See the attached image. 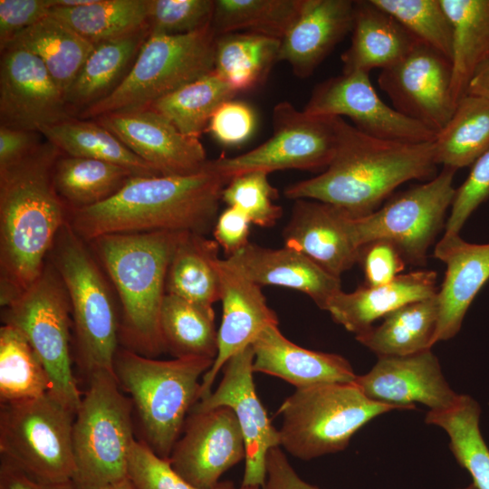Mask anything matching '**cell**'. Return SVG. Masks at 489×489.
Returning <instances> with one entry per match:
<instances>
[{"instance_id": "9a60e30c", "label": "cell", "mask_w": 489, "mask_h": 489, "mask_svg": "<svg viewBox=\"0 0 489 489\" xmlns=\"http://www.w3.org/2000/svg\"><path fill=\"white\" fill-rule=\"evenodd\" d=\"M378 83L396 110L436 134L456 107L451 91V61L420 41L398 62L381 70Z\"/></svg>"}, {"instance_id": "f1b7e54d", "label": "cell", "mask_w": 489, "mask_h": 489, "mask_svg": "<svg viewBox=\"0 0 489 489\" xmlns=\"http://www.w3.org/2000/svg\"><path fill=\"white\" fill-rule=\"evenodd\" d=\"M149 35L148 27L124 38L95 45L65 94L73 118L119 87Z\"/></svg>"}, {"instance_id": "11a10c76", "label": "cell", "mask_w": 489, "mask_h": 489, "mask_svg": "<svg viewBox=\"0 0 489 489\" xmlns=\"http://www.w3.org/2000/svg\"><path fill=\"white\" fill-rule=\"evenodd\" d=\"M42 138L38 131L0 126V168L29 155L43 142Z\"/></svg>"}, {"instance_id": "52a82bcc", "label": "cell", "mask_w": 489, "mask_h": 489, "mask_svg": "<svg viewBox=\"0 0 489 489\" xmlns=\"http://www.w3.org/2000/svg\"><path fill=\"white\" fill-rule=\"evenodd\" d=\"M87 243L67 222L58 233L49 261L66 288L78 362L87 377L113 371L120 323L110 289Z\"/></svg>"}, {"instance_id": "8fae6325", "label": "cell", "mask_w": 489, "mask_h": 489, "mask_svg": "<svg viewBox=\"0 0 489 489\" xmlns=\"http://www.w3.org/2000/svg\"><path fill=\"white\" fill-rule=\"evenodd\" d=\"M74 417L75 411L50 391L36 398L1 404L0 457L39 479L71 481Z\"/></svg>"}, {"instance_id": "d4e9b609", "label": "cell", "mask_w": 489, "mask_h": 489, "mask_svg": "<svg viewBox=\"0 0 489 489\" xmlns=\"http://www.w3.org/2000/svg\"><path fill=\"white\" fill-rule=\"evenodd\" d=\"M226 259L258 285L293 289L312 298L325 311L341 291L340 278L332 275L301 252L283 246L267 248L248 243Z\"/></svg>"}, {"instance_id": "7a4b0ae2", "label": "cell", "mask_w": 489, "mask_h": 489, "mask_svg": "<svg viewBox=\"0 0 489 489\" xmlns=\"http://www.w3.org/2000/svg\"><path fill=\"white\" fill-rule=\"evenodd\" d=\"M336 149L328 167L314 177L287 186L286 197L323 202L359 218L377 210L401 184L436 176L433 141L377 139L340 117H336Z\"/></svg>"}, {"instance_id": "603a6c76", "label": "cell", "mask_w": 489, "mask_h": 489, "mask_svg": "<svg viewBox=\"0 0 489 489\" xmlns=\"http://www.w3.org/2000/svg\"><path fill=\"white\" fill-rule=\"evenodd\" d=\"M354 1L303 0L301 11L281 39L278 62L300 78L310 77L352 30Z\"/></svg>"}, {"instance_id": "6f0895ef", "label": "cell", "mask_w": 489, "mask_h": 489, "mask_svg": "<svg viewBox=\"0 0 489 489\" xmlns=\"http://www.w3.org/2000/svg\"><path fill=\"white\" fill-rule=\"evenodd\" d=\"M467 94L489 100V56L475 71L468 85Z\"/></svg>"}, {"instance_id": "f5cc1de1", "label": "cell", "mask_w": 489, "mask_h": 489, "mask_svg": "<svg viewBox=\"0 0 489 489\" xmlns=\"http://www.w3.org/2000/svg\"><path fill=\"white\" fill-rule=\"evenodd\" d=\"M251 222L238 209L227 206L214 225L215 241L221 246L227 257L235 254L248 243Z\"/></svg>"}, {"instance_id": "f35d334b", "label": "cell", "mask_w": 489, "mask_h": 489, "mask_svg": "<svg viewBox=\"0 0 489 489\" xmlns=\"http://www.w3.org/2000/svg\"><path fill=\"white\" fill-rule=\"evenodd\" d=\"M166 351L175 358H206L217 354L214 309L166 293L159 319Z\"/></svg>"}, {"instance_id": "6da1fadb", "label": "cell", "mask_w": 489, "mask_h": 489, "mask_svg": "<svg viewBox=\"0 0 489 489\" xmlns=\"http://www.w3.org/2000/svg\"><path fill=\"white\" fill-rule=\"evenodd\" d=\"M62 152L46 139L24 158L0 168V303L5 307L40 276L69 209L53 169Z\"/></svg>"}, {"instance_id": "44dd1931", "label": "cell", "mask_w": 489, "mask_h": 489, "mask_svg": "<svg viewBox=\"0 0 489 489\" xmlns=\"http://www.w3.org/2000/svg\"><path fill=\"white\" fill-rule=\"evenodd\" d=\"M223 315L217 331V354L201 380L199 400L212 391L213 383L227 360L252 345L269 325L278 324L261 286L251 281L226 258L218 262Z\"/></svg>"}, {"instance_id": "7c38bea8", "label": "cell", "mask_w": 489, "mask_h": 489, "mask_svg": "<svg viewBox=\"0 0 489 489\" xmlns=\"http://www.w3.org/2000/svg\"><path fill=\"white\" fill-rule=\"evenodd\" d=\"M272 120L273 134L264 143L238 156L208 160L206 167L228 180L252 171L328 167L337 144L336 117L309 114L282 101L273 107Z\"/></svg>"}, {"instance_id": "d6a6232c", "label": "cell", "mask_w": 489, "mask_h": 489, "mask_svg": "<svg viewBox=\"0 0 489 489\" xmlns=\"http://www.w3.org/2000/svg\"><path fill=\"white\" fill-rule=\"evenodd\" d=\"M10 44L39 57L64 96L95 47L51 14L19 33Z\"/></svg>"}, {"instance_id": "30bf717a", "label": "cell", "mask_w": 489, "mask_h": 489, "mask_svg": "<svg viewBox=\"0 0 489 489\" xmlns=\"http://www.w3.org/2000/svg\"><path fill=\"white\" fill-rule=\"evenodd\" d=\"M70 313L66 288L50 261L27 290L2 307L4 324L24 335L44 366L52 383L50 392L76 413L82 396L72 368Z\"/></svg>"}, {"instance_id": "74e56055", "label": "cell", "mask_w": 489, "mask_h": 489, "mask_svg": "<svg viewBox=\"0 0 489 489\" xmlns=\"http://www.w3.org/2000/svg\"><path fill=\"white\" fill-rule=\"evenodd\" d=\"M480 406L468 395L458 396L449 408L429 410L425 421L443 428L457 463L473 479L475 489H489V448L479 427Z\"/></svg>"}, {"instance_id": "836d02e7", "label": "cell", "mask_w": 489, "mask_h": 489, "mask_svg": "<svg viewBox=\"0 0 489 489\" xmlns=\"http://www.w3.org/2000/svg\"><path fill=\"white\" fill-rule=\"evenodd\" d=\"M62 154L121 166L136 177L160 176L95 120L72 118L40 130Z\"/></svg>"}, {"instance_id": "8d00e7d4", "label": "cell", "mask_w": 489, "mask_h": 489, "mask_svg": "<svg viewBox=\"0 0 489 489\" xmlns=\"http://www.w3.org/2000/svg\"><path fill=\"white\" fill-rule=\"evenodd\" d=\"M436 165L454 170L473 165L489 149V100L466 94L433 141Z\"/></svg>"}, {"instance_id": "3957f363", "label": "cell", "mask_w": 489, "mask_h": 489, "mask_svg": "<svg viewBox=\"0 0 489 489\" xmlns=\"http://www.w3.org/2000/svg\"><path fill=\"white\" fill-rule=\"evenodd\" d=\"M228 181L206 165L191 175L132 177L108 200L69 210L68 223L86 243L111 234L206 235L214 227Z\"/></svg>"}, {"instance_id": "816d5d0a", "label": "cell", "mask_w": 489, "mask_h": 489, "mask_svg": "<svg viewBox=\"0 0 489 489\" xmlns=\"http://www.w3.org/2000/svg\"><path fill=\"white\" fill-rule=\"evenodd\" d=\"M52 0H1L0 51L24 30L50 14Z\"/></svg>"}, {"instance_id": "60d3db41", "label": "cell", "mask_w": 489, "mask_h": 489, "mask_svg": "<svg viewBox=\"0 0 489 489\" xmlns=\"http://www.w3.org/2000/svg\"><path fill=\"white\" fill-rule=\"evenodd\" d=\"M236 93L213 71L157 100L149 107L183 134L199 139L216 110Z\"/></svg>"}, {"instance_id": "ffe728a7", "label": "cell", "mask_w": 489, "mask_h": 489, "mask_svg": "<svg viewBox=\"0 0 489 489\" xmlns=\"http://www.w3.org/2000/svg\"><path fill=\"white\" fill-rule=\"evenodd\" d=\"M370 399L416 408L415 402L430 410L451 407L459 394L446 380L436 356L430 350L408 356L379 357L372 369L354 381Z\"/></svg>"}, {"instance_id": "e0dca14e", "label": "cell", "mask_w": 489, "mask_h": 489, "mask_svg": "<svg viewBox=\"0 0 489 489\" xmlns=\"http://www.w3.org/2000/svg\"><path fill=\"white\" fill-rule=\"evenodd\" d=\"M73 118L65 96L34 53L10 44L0 58V126L38 131Z\"/></svg>"}, {"instance_id": "7bdbcfd3", "label": "cell", "mask_w": 489, "mask_h": 489, "mask_svg": "<svg viewBox=\"0 0 489 489\" xmlns=\"http://www.w3.org/2000/svg\"><path fill=\"white\" fill-rule=\"evenodd\" d=\"M303 0H215L211 25L216 35L248 32L282 39Z\"/></svg>"}, {"instance_id": "2e32d148", "label": "cell", "mask_w": 489, "mask_h": 489, "mask_svg": "<svg viewBox=\"0 0 489 489\" xmlns=\"http://www.w3.org/2000/svg\"><path fill=\"white\" fill-rule=\"evenodd\" d=\"M254 358L252 345L231 357L222 369L223 379L216 390L198 400L190 412L219 407L233 410L246 446L242 485L262 488L266 479L267 454L270 449L280 446V436L256 394Z\"/></svg>"}, {"instance_id": "5b68a950", "label": "cell", "mask_w": 489, "mask_h": 489, "mask_svg": "<svg viewBox=\"0 0 489 489\" xmlns=\"http://www.w3.org/2000/svg\"><path fill=\"white\" fill-rule=\"evenodd\" d=\"M214 360L175 358L159 360L119 348L113 372L130 395L142 429L143 441L168 459L187 416L199 400L201 380Z\"/></svg>"}, {"instance_id": "db71d44e", "label": "cell", "mask_w": 489, "mask_h": 489, "mask_svg": "<svg viewBox=\"0 0 489 489\" xmlns=\"http://www.w3.org/2000/svg\"><path fill=\"white\" fill-rule=\"evenodd\" d=\"M262 489H320L302 480L279 447L270 449L266 457V479ZM463 489H475L472 484Z\"/></svg>"}, {"instance_id": "9c48e42d", "label": "cell", "mask_w": 489, "mask_h": 489, "mask_svg": "<svg viewBox=\"0 0 489 489\" xmlns=\"http://www.w3.org/2000/svg\"><path fill=\"white\" fill-rule=\"evenodd\" d=\"M217 35L211 24L185 34H150L123 82L76 118L149 107L157 100L214 71Z\"/></svg>"}, {"instance_id": "4fadbf2b", "label": "cell", "mask_w": 489, "mask_h": 489, "mask_svg": "<svg viewBox=\"0 0 489 489\" xmlns=\"http://www.w3.org/2000/svg\"><path fill=\"white\" fill-rule=\"evenodd\" d=\"M455 170L443 168L425 184L389 199L371 214L353 219L355 240L360 248L384 240L393 244L408 263L421 265L439 233L455 188Z\"/></svg>"}, {"instance_id": "681fc988", "label": "cell", "mask_w": 489, "mask_h": 489, "mask_svg": "<svg viewBox=\"0 0 489 489\" xmlns=\"http://www.w3.org/2000/svg\"><path fill=\"white\" fill-rule=\"evenodd\" d=\"M255 124L254 111L248 104L229 100L213 113L207 129L221 144L236 146L252 136Z\"/></svg>"}, {"instance_id": "7402d4cb", "label": "cell", "mask_w": 489, "mask_h": 489, "mask_svg": "<svg viewBox=\"0 0 489 489\" xmlns=\"http://www.w3.org/2000/svg\"><path fill=\"white\" fill-rule=\"evenodd\" d=\"M291 219L283 230L284 246L302 253L324 270L340 274L359 262L360 248L354 217L316 200H294Z\"/></svg>"}, {"instance_id": "8992f818", "label": "cell", "mask_w": 489, "mask_h": 489, "mask_svg": "<svg viewBox=\"0 0 489 489\" xmlns=\"http://www.w3.org/2000/svg\"><path fill=\"white\" fill-rule=\"evenodd\" d=\"M75 413L72 427L75 489H104L128 477L135 441L133 404L120 391L113 371L97 370Z\"/></svg>"}, {"instance_id": "9f6ffc18", "label": "cell", "mask_w": 489, "mask_h": 489, "mask_svg": "<svg viewBox=\"0 0 489 489\" xmlns=\"http://www.w3.org/2000/svg\"><path fill=\"white\" fill-rule=\"evenodd\" d=\"M0 489H75L72 481L52 482L33 476L0 457Z\"/></svg>"}, {"instance_id": "ee69618b", "label": "cell", "mask_w": 489, "mask_h": 489, "mask_svg": "<svg viewBox=\"0 0 489 489\" xmlns=\"http://www.w3.org/2000/svg\"><path fill=\"white\" fill-rule=\"evenodd\" d=\"M417 40L451 61L452 25L440 0H372Z\"/></svg>"}, {"instance_id": "1f68e13d", "label": "cell", "mask_w": 489, "mask_h": 489, "mask_svg": "<svg viewBox=\"0 0 489 489\" xmlns=\"http://www.w3.org/2000/svg\"><path fill=\"white\" fill-rule=\"evenodd\" d=\"M440 1L452 25L451 91L456 105L489 56V0Z\"/></svg>"}, {"instance_id": "d590c367", "label": "cell", "mask_w": 489, "mask_h": 489, "mask_svg": "<svg viewBox=\"0 0 489 489\" xmlns=\"http://www.w3.org/2000/svg\"><path fill=\"white\" fill-rule=\"evenodd\" d=\"M132 177L136 176L121 166L62 153L53 169L55 190L69 210L108 200Z\"/></svg>"}, {"instance_id": "cb8c5ba5", "label": "cell", "mask_w": 489, "mask_h": 489, "mask_svg": "<svg viewBox=\"0 0 489 489\" xmlns=\"http://www.w3.org/2000/svg\"><path fill=\"white\" fill-rule=\"evenodd\" d=\"M434 255L446 265L437 292L439 315L434 344L457 334L474 298L489 279V244H471L459 235H444Z\"/></svg>"}, {"instance_id": "f907efd6", "label": "cell", "mask_w": 489, "mask_h": 489, "mask_svg": "<svg viewBox=\"0 0 489 489\" xmlns=\"http://www.w3.org/2000/svg\"><path fill=\"white\" fill-rule=\"evenodd\" d=\"M359 262L361 264L366 284L377 286L395 279L406 267V261L397 247L384 240H377L362 246Z\"/></svg>"}, {"instance_id": "f546056e", "label": "cell", "mask_w": 489, "mask_h": 489, "mask_svg": "<svg viewBox=\"0 0 489 489\" xmlns=\"http://www.w3.org/2000/svg\"><path fill=\"white\" fill-rule=\"evenodd\" d=\"M218 249L206 235L184 232L169 262L166 292L213 309L221 295Z\"/></svg>"}, {"instance_id": "680465c9", "label": "cell", "mask_w": 489, "mask_h": 489, "mask_svg": "<svg viewBox=\"0 0 489 489\" xmlns=\"http://www.w3.org/2000/svg\"><path fill=\"white\" fill-rule=\"evenodd\" d=\"M104 489H135L129 479L127 477L126 479L114 484L112 485H110Z\"/></svg>"}, {"instance_id": "b9f144b4", "label": "cell", "mask_w": 489, "mask_h": 489, "mask_svg": "<svg viewBox=\"0 0 489 489\" xmlns=\"http://www.w3.org/2000/svg\"><path fill=\"white\" fill-rule=\"evenodd\" d=\"M49 375L24 335L16 328H0V401L15 403L51 391Z\"/></svg>"}, {"instance_id": "f6af8a7d", "label": "cell", "mask_w": 489, "mask_h": 489, "mask_svg": "<svg viewBox=\"0 0 489 489\" xmlns=\"http://www.w3.org/2000/svg\"><path fill=\"white\" fill-rule=\"evenodd\" d=\"M267 177L265 172L252 171L232 177L222 191L221 200L242 212L251 224L274 225L283 210L274 203L278 191Z\"/></svg>"}, {"instance_id": "ab89813d", "label": "cell", "mask_w": 489, "mask_h": 489, "mask_svg": "<svg viewBox=\"0 0 489 489\" xmlns=\"http://www.w3.org/2000/svg\"><path fill=\"white\" fill-rule=\"evenodd\" d=\"M50 14L93 45L149 27L146 0H93L78 7H53Z\"/></svg>"}, {"instance_id": "d6986e66", "label": "cell", "mask_w": 489, "mask_h": 489, "mask_svg": "<svg viewBox=\"0 0 489 489\" xmlns=\"http://www.w3.org/2000/svg\"><path fill=\"white\" fill-rule=\"evenodd\" d=\"M95 120L160 175L204 169L208 159L200 139L180 132L150 107L101 115Z\"/></svg>"}, {"instance_id": "7dc6e473", "label": "cell", "mask_w": 489, "mask_h": 489, "mask_svg": "<svg viewBox=\"0 0 489 489\" xmlns=\"http://www.w3.org/2000/svg\"><path fill=\"white\" fill-rule=\"evenodd\" d=\"M128 478L135 489H199L180 476L168 459L158 456L143 440L133 442L128 462ZM213 489H236L231 481Z\"/></svg>"}, {"instance_id": "83f0119b", "label": "cell", "mask_w": 489, "mask_h": 489, "mask_svg": "<svg viewBox=\"0 0 489 489\" xmlns=\"http://www.w3.org/2000/svg\"><path fill=\"white\" fill-rule=\"evenodd\" d=\"M352 36L341 54L342 72L393 66L419 41L372 0L354 1Z\"/></svg>"}, {"instance_id": "ac0fdd59", "label": "cell", "mask_w": 489, "mask_h": 489, "mask_svg": "<svg viewBox=\"0 0 489 489\" xmlns=\"http://www.w3.org/2000/svg\"><path fill=\"white\" fill-rule=\"evenodd\" d=\"M245 456V442L235 413L219 407L189 413L168 461L192 485L213 489Z\"/></svg>"}, {"instance_id": "484cf974", "label": "cell", "mask_w": 489, "mask_h": 489, "mask_svg": "<svg viewBox=\"0 0 489 489\" xmlns=\"http://www.w3.org/2000/svg\"><path fill=\"white\" fill-rule=\"evenodd\" d=\"M254 372L280 378L296 389L356 379L350 363L342 356L304 349L289 340L278 324L267 326L252 344Z\"/></svg>"}, {"instance_id": "ba28073f", "label": "cell", "mask_w": 489, "mask_h": 489, "mask_svg": "<svg viewBox=\"0 0 489 489\" xmlns=\"http://www.w3.org/2000/svg\"><path fill=\"white\" fill-rule=\"evenodd\" d=\"M408 408L369 398L353 382L296 389L280 406V446L311 460L344 450L355 433L374 417Z\"/></svg>"}, {"instance_id": "277c9868", "label": "cell", "mask_w": 489, "mask_h": 489, "mask_svg": "<svg viewBox=\"0 0 489 489\" xmlns=\"http://www.w3.org/2000/svg\"><path fill=\"white\" fill-rule=\"evenodd\" d=\"M184 232L105 235L89 242L120 301L124 348L155 358L166 351L159 319L169 262Z\"/></svg>"}, {"instance_id": "91938a15", "label": "cell", "mask_w": 489, "mask_h": 489, "mask_svg": "<svg viewBox=\"0 0 489 489\" xmlns=\"http://www.w3.org/2000/svg\"><path fill=\"white\" fill-rule=\"evenodd\" d=\"M236 489H262V488L257 487V486H243V485H241L239 488H236Z\"/></svg>"}, {"instance_id": "4316f807", "label": "cell", "mask_w": 489, "mask_h": 489, "mask_svg": "<svg viewBox=\"0 0 489 489\" xmlns=\"http://www.w3.org/2000/svg\"><path fill=\"white\" fill-rule=\"evenodd\" d=\"M436 273L419 270L398 275L377 286H360L352 292L342 290L327 303L334 321L358 335L369 329L374 321L408 303L437 293Z\"/></svg>"}, {"instance_id": "bcb514c9", "label": "cell", "mask_w": 489, "mask_h": 489, "mask_svg": "<svg viewBox=\"0 0 489 489\" xmlns=\"http://www.w3.org/2000/svg\"><path fill=\"white\" fill-rule=\"evenodd\" d=\"M150 34H185L211 24L214 0H146Z\"/></svg>"}, {"instance_id": "5bb4252c", "label": "cell", "mask_w": 489, "mask_h": 489, "mask_svg": "<svg viewBox=\"0 0 489 489\" xmlns=\"http://www.w3.org/2000/svg\"><path fill=\"white\" fill-rule=\"evenodd\" d=\"M303 110L317 116L347 117L359 130L380 139L423 143L434 141L436 135L386 104L364 72H342L319 83Z\"/></svg>"}, {"instance_id": "c3c4849f", "label": "cell", "mask_w": 489, "mask_h": 489, "mask_svg": "<svg viewBox=\"0 0 489 489\" xmlns=\"http://www.w3.org/2000/svg\"><path fill=\"white\" fill-rule=\"evenodd\" d=\"M489 197V149L472 165L465 181L455 190L444 235H459L473 212Z\"/></svg>"}, {"instance_id": "4dcf8cb0", "label": "cell", "mask_w": 489, "mask_h": 489, "mask_svg": "<svg viewBox=\"0 0 489 489\" xmlns=\"http://www.w3.org/2000/svg\"><path fill=\"white\" fill-rule=\"evenodd\" d=\"M438 315L436 293L396 309L380 325L371 326L355 338L378 357L416 354L434 345Z\"/></svg>"}, {"instance_id": "e575fe53", "label": "cell", "mask_w": 489, "mask_h": 489, "mask_svg": "<svg viewBox=\"0 0 489 489\" xmlns=\"http://www.w3.org/2000/svg\"><path fill=\"white\" fill-rule=\"evenodd\" d=\"M281 40L235 32L217 36L214 72L237 94L263 84L275 62Z\"/></svg>"}]
</instances>
